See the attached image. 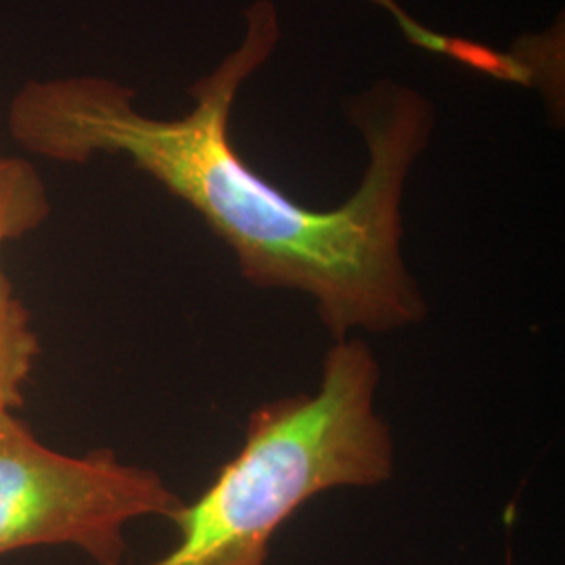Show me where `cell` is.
<instances>
[{
    "mask_svg": "<svg viewBox=\"0 0 565 565\" xmlns=\"http://www.w3.org/2000/svg\"><path fill=\"white\" fill-rule=\"evenodd\" d=\"M245 20L242 44L189 88L195 105L182 118L145 116L120 82L70 76L28 82L9 107V132L55 162L126 156L202 216L254 287L308 296L335 342L422 323L427 306L401 242L404 186L431 128L427 103L394 84L363 97L354 107L369 156L363 181L338 207H308L243 162L231 141L235 97L279 41L268 0Z\"/></svg>",
    "mask_w": 565,
    "mask_h": 565,
    "instance_id": "6da1fadb",
    "label": "cell"
},
{
    "mask_svg": "<svg viewBox=\"0 0 565 565\" xmlns=\"http://www.w3.org/2000/svg\"><path fill=\"white\" fill-rule=\"evenodd\" d=\"M380 380L369 343H333L312 392L254 408L242 448L193 503L166 518L177 545L142 565H266L275 534L308 501L387 482L396 446L377 411Z\"/></svg>",
    "mask_w": 565,
    "mask_h": 565,
    "instance_id": "7a4b0ae2",
    "label": "cell"
},
{
    "mask_svg": "<svg viewBox=\"0 0 565 565\" xmlns=\"http://www.w3.org/2000/svg\"><path fill=\"white\" fill-rule=\"evenodd\" d=\"M179 505L153 469L126 463L109 448L61 452L15 415L0 417V557L72 546L95 565H121L126 527L168 518Z\"/></svg>",
    "mask_w": 565,
    "mask_h": 565,
    "instance_id": "3957f363",
    "label": "cell"
},
{
    "mask_svg": "<svg viewBox=\"0 0 565 565\" xmlns=\"http://www.w3.org/2000/svg\"><path fill=\"white\" fill-rule=\"evenodd\" d=\"M41 354V342L32 329L25 303L13 285H0V417L15 415L23 406V387Z\"/></svg>",
    "mask_w": 565,
    "mask_h": 565,
    "instance_id": "277c9868",
    "label": "cell"
},
{
    "mask_svg": "<svg viewBox=\"0 0 565 565\" xmlns=\"http://www.w3.org/2000/svg\"><path fill=\"white\" fill-rule=\"evenodd\" d=\"M51 216V200L34 163L0 156V256L9 242L36 231ZM9 279L0 263V285Z\"/></svg>",
    "mask_w": 565,
    "mask_h": 565,
    "instance_id": "5b68a950",
    "label": "cell"
},
{
    "mask_svg": "<svg viewBox=\"0 0 565 565\" xmlns=\"http://www.w3.org/2000/svg\"><path fill=\"white\" fill-rule=\"evenodd\" d=\"M373 2H375V4H380V7H384V9H387L401 25H404L406 21L411 20L408 15H404L403 11L396 7V2H394V0H373Z\"/></svg>",
    "mask_w": 565,
    "mask_h": 565,
    "instance_id": "8992f818",
    "label": "cell"
}]
</instances>
